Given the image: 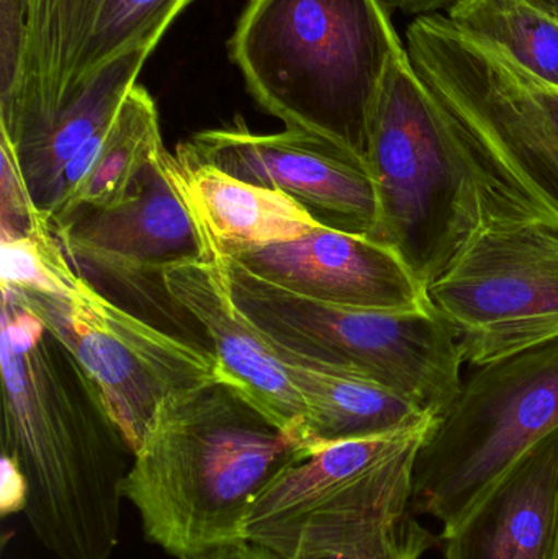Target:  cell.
Returning <instances> with one entry per match:
<instances>
[{
	"instance_id": "obj_10",
	"label": "cell",
	"mask_w": 558,
	"mask_h": 559,
	"mask_svg": "<svg viewBox=\"0 0 558 559\" xmlns=\"http://www.w3.org/2000/svg\"><path fill=\"white\" fill-rule=\"evenodd\" d=\"M462 361L485 367L558 341V235L480 226L428 288Z\"/></svg>"
},
{
	"instance_id": "obj_27",
	"label": "cell",
	"mask_w": 558,
	"mask_h": 559,
	"mask_svg": "<svg viewBox=\"0 0 558 559\" xmlns=\"http://www.w3.org/2000/svg\"><path fill=\"white\" fill-rule=\"evenodd\" d=\"M526 2L558 20V0H526Z\"/></svg>"
},
{
	"instance_id": "obj_3",
	"label": "cell",
	"mask_w": 558,
	"mask_h": 559,
	"mask_svg": "<svg viewBox=\"0 0 558 559\" xmlns=\"http://www.w3.org/2000/svg\"><path fill=\"white\" fill-rule=\"evenodd\" d=\"M406 51L448 115L480 226L530 223L558 235V87L442 13L408 26Z\"/></svg>"
},
{
	"instance_id": "obj_8",
	"label": "cell",
	"mask_w": 558,
	"mask_h": 559,
	"mask_svg": "<svg viewBox=\"0 0 558 559\" xmlns=\"http://www.w3.org/2000/svg\"><path fill=\"white\" fill-rule=\"evenodd\" d=\"M431 426L310 449L252 506L246 542L282 559H321L408 511L416 452Z\"/></svg>"
},
{
	"instance_id": "obj_18",
	"label": "cell",
	"mask_w": 558,
	"mask_h": 559,
	"mask_svg": "<svg viewBox=\"0 0 558 559\" xmlns=\"http://www.w3.org/2000/svg\"><path fill=\"white\" fill-rule=\"evenodd\" d=\"M164 150L156 102L136 84L114 121L69 160L52 225L78 210L108 209L127 200Z\"/></svg>"
},
{
	"instance_id": "obj_2",
	"label": "cell",
	"mask_w": 558,
	"mask_h": 559,
	"mask_svg": "<svg viewBox=\"0 0 558 559\" xmlns=\"http://www.w3.org/2000/svg\"><path fill=\"white\" fill-rule=\"evenodd\" d=\"M310 449L223 381L157 407L123 483L144 538L177 559L246 544L262 492Z\"/></svg>"
},
{
	"instance_id": "obj_6",
	"label": "cell",
	"mask_w": 558,
	"mask_h": 559,
	"mask_svg": "<svg viewBox=\"0 0 558 559\" xmlns=\"http://www.w3.org/2000/svg\"><path fill=\"white\" fill-rule=\"evenodd\" d=\"M222 261L239 311L278 354L382 384L435 419L458 396L464 361L431 301L406 312L340 308L272 285L233 259Z\"/></svg>"
},
{
	"instance_id": "obj_16",
	"label": "cell",
	"mask_w": 558,
	"mask_h": 559,
	"mask_svg": "<svg viewBox=\"0 0 558 559\" xmlns=\"http://www.w3.org/2000/svg\"><path fill=\"white\" fill-rule=\"evenodd\" d=\"M444 559H558V429L442 528Z\"/></svg>"
},
{
	"instance_id": "obj_13",
	"label": "cell",
	"mask_w": 558,
	"mask_h": 559,
	"mask_svg": "<svg viewBox=\"0 0 558 559\" xmlns=\"http://www.w3.org/2000/svg\"><path fill=\"white\" fill-rule=\"evenodd\" d=\"M159 156L123 202L78 210L55 225L79 271L141 288L144 280L161 278L167 269L206 259L202 235Z\"/></svg>"
},
{
	"instance_id": "obj_23",
	"label": "cell",
	"mask_w": 558,
	"mask_h": 559,
	"mask_svg": "<svg viewBox=\"0 0 558 559\" xmlns=\"http://www.w3.org/2000/svg\"><path fill=\"white\" fill-rule=\"evenodd\" d=\"M2 170H0V239L19 238L28 235L43 215L29 195L19 163L5 141L0 140ZM49 219V218H48Z\"/></svg>"
},
{
	"instance_id": "obj_14",
	"label": "cell",
	"mask_w": 558,
	"mask_h": 559,
	"mask_svg": "<svg viewBox=\"0 0 558 559\" xmlns=\"http://www.w3.org/2000/svg\"><path fill=\"white\" fill-rule=\"evenodd\" d=\"M228 259L256 277L324 305L377 312L429 305L428 289L393 249L327 226Z\"/></svg>"
},
{
	"instance_id": "obj_19",
	"label": "cell",
	"mask_w": 558,
	"mask_h": 559,
	"mask_svg": "<svg viewBox=\"0 0 558 559\" xmlns=\"http://www.w3.org/2000/svg\"><path fill=\"white\" fill-rule=\"evenodd\" d=\"M278 355L304 400L307 449L426 429L435 423L418 404L382 384Z\"/></svg>"
},
{
	"instance_id": "obj_1",
	"label": "cell",
	"mask_w": 558,
	"mask_h": 559,
	"mask_svg": "<svg viewBox=\"0 0 558 559\" xmlns=\"http://www.w3.org/2000/svg\"><path fill=\"white\" fill-rule=\"evenodd\" d=\"M2 456L26 483V522L58 559H110L133 452L74 355L2 292Z\"/></svg>"
},
{
	"instance_id": "obj_7",
	"label": "cell",
	"mask_w": 558,
	"mask_h": 559,
	"mask_svg": "<svg viewBox=\"0 0 558 559\" xmlns=\"http://www.w3.org/2000/svg\"><path fill=\"white\" fill-rule=\"evenodd\" d=\"M558 429V341L478 367L416 452L412 511L459 521Z\"/></svg>"
},
{
	"instance_id": "obj_26",
	"label": "cell",
	"mask_w": 558,
	"mask_h": 559,
	"mask_svg": "<svg viewBox=\"0 0 558 559\" xmlns=\"http://www.w3.org/2000/svg\"><path fill=\"white\" fill-rule=\"evenodd\" d=\"M455 2L458 0H385L390 9L418 16L439 13V10L449 9Z\"/></svg>"
},
{
	"instance_id": "obj_25",
	"label": "cell",
	"mask_w": 558,
	"mask_h": 559,
	"mask_svg": "<svg viewBox=\"0 0 558 559\" xmlns=\"http://www.w3.org/2000/svg\"><path fill=\"white\" fill-rule=\"evenodd\" d=\"M195 559H282L272 551L265 550V548L258 547V545L239 544L235 547L223 548V550L213 551V554L203 555V557Z\"/></svg>"
},
{
	"instance_id": "obj_12",
	"label": "cell",
	"mask_w": 558,
	"mask_h": 559,
	"mask_svg": "<svg viewBox=\"0 0 558 559\" xmlns=\"http://www.w3.org/2000/svg\"><path fill=\"white\" fill-rule=\"evenodd\" d=\"M183 163L281 190L320 225L372 238L379 218L367 160L333 141L301 131L261 134L245 124L203 130L177 146Z\"/></svg>"
},
{
	"instance_id": "obj_11",
	"label": "cell",
	"mask_w": 558,
	"mask_h": 559,
	"mask_svg": "<svg viewBox=\"0 0 558 559\" xmlns=\"http://www.w3.org/2000/svg\"><path fill=\"white\" fill-rule=\"evenodd\" d=\"M190 0H32L22 91L0 111L16 163L71 110L82 82L147 38H163Z\"/></svg>"
},
{
	"instance_id": "obj_21",
	"label": "cell",
	"mask_w": 558,
	"mask_h": 559,
	"mask_svg": "<svg viewBox=\"0 0 558 559\" xmlns=\"http://www.w3.org/2000/svg\"><path fill=\"white\" fill-rule=\"evenodd\" d=\"M455 28L494 46L539 81L558 87V20L526 0H458L448 9Z\"/></svg>"
},
{
	"instance_id": "obj_4",
	"label": "cell",
	"mask_w": 558,
	"mask_h": 559,
	"mask_svg": "<svg viewBox=\"0 0 558 559\" xmlns=\"http://www.w3.org/2000/svg\"><path fill=\"white\" fill-rule=\"evenodd\" d=\"M403 46L385 0H249L228 52L265 114L366 159L370 114Z\"/></svg>"
},
{
	"instance_id": "obj_22",
	"label": "cell",
	"mask_w": 558,
	"mask_h": 559,
	"mask_svg": "<svg viewBox=\"0 0 558 559\" xmlns=\"http://www.w3.org/2000/svg\"><path fill=\"white\" fill-rule=\"evenodd\" d=\"M439 544L438 538L416 521L412 509L357 538L340 554L321 559H422Z\"/></svg>"
},
{
	"instance_id": "obj_24",
	"label": "cell",
	"mask_w": 558,
	"mask_h": 559,
	"mask_svg": "<svg viewBox=\"0 0 558 559\" xmlns=\"http://www.w3.org/2000/svg\"><path fill=\"white\" fill-rule=\"evenodd\" d=\"M26 483L22 472L12 460L2 456V489H0V511L3 518L25 511Z\"/></svg>"
},
{
	"instance_id": "obj_9",
	"label": "cell",
	"mask_w": 558,
	"mask_h": 559,
	"mask_svg": "<svg viewBox=\"0 0 558 559\" xmlns=\"http://www.w3.org/2000/svg\"><path fill=\"white\" fill-rule=\"evenodd\" d=\"M74 355L131 452L170 394L222 381L212 348L166 332L98 292L81 271L68 296L2 286Z\"/></svg>"
},
{
	"instance_id": "obj_17",
	"label": "cell",
	"mask_w": 558,
	"mask_h": 559,
	"mask_svg": "<svg viewBox=\"0 0 558 559\" xmlns=\"http://www.w3.org/2000/svg\"><path fill=\"white\" fill-rule=\"evenodd\" d=\"M159 164L202 235L206 259L235 258L323 228L281 190L246 182L216 167L183 163L166 150Z\"/></svg>"
},
{
	"instance_id": "obj_20",
	"label": "cell",
	"mask_w": 558,
	"mask_h": 559,
	"mask_svg": "<svg viewBox=\"0 0 558 559\" xmlns=\"http://www.w3.org/2000/svg\"><path fill=\"white\" fill-rule=\"evenodd\" d=\"M161 38L131 46L94 74L88 75L71 110L49 131L39 146L19 164L36 209L52 218L61 197V179L69 160L98 131L114 121L118 110Z\"/></svg>"
},
{
	"instance_id": "obj_15",
	"label": "cell",
	"mask_w": 558,
	"mask_h": 559,
	"mask_svg": "<svg viewBox=\"0 0 558 559\" xmlns=\"http://www.w3.org/2000/svg\"><path fill=\"white\" fill-rule=\"evenodd\" d=\"M161 285L167 299L205 332L223 383L304 443V400L278 352L236 306L222 259L167 269Z\"/></svg>"
},
{
	"instance_id": "obj_5",
	"label": "cell",
	"mask_w": 558,
	"mask_h": 559,
	"mask_svg": "<svg viewBox=\"0 0 558 559\" xmlns=\"http://www.w3.org/2000/svg\"><path fill=\"white\" fill-rule=\"evenodd\" d=\"M366 160L389 246L426 289L480 228L477 195L444 108L403 46L390 61L367 130Z\"/></svg>"
}]
</instances>
